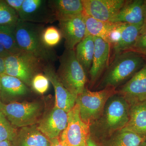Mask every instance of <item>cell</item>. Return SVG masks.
<instances>
[{
    "label": "cell",
    "mask_w": 146,
    "mask_h": 146,
    "mask_svg": "<svg viewBox=\"0 0 146 146\" xmlns=\"http://www.w3.org/2000/svg\"><path fill=\"white\" fill-rule=\"evenodd\" d=\"M140 146H146V141L144 142L143 144H141Z\"/></svg>",
    "instance_id": "40"
},
{
    "label": "cell",
    "mask_w": 146,
    "mask_h": 146,
    "mask_svg": "<svg viewBox=\"0 0 146 146\" xmlns=\"http://www.w3.org/2000/svg\"><path fill=\"white\" fill-rule=\"evenodd\" d=\"M68 116V125L59 137L60 141L65 146H87L90 126L81 119L78 105L76 104Z\"/></svg>",
    "instance_id": "8"
},
{
    "label": "cell",
    "mask_w": 146,
    "mask_h": 146,
    "mask_svg": "<svg viewBox=\"0 0 146 146\" xmlns=\"http://www.w3.org/2000/svg\"><path fill=\"white\" fill-rule=\"evenodd\" d=\"M18 15L21 21L34 23H48L56 21L48 1L45 0H24Z\"/></svg>",
    "instance_id": "10"
},
{
    "label": "cell",
    "mask_w": 146,
    "mask_h": 146,
    "mask_svg": "<svg viewBox=\"0 0 146 146\" xmlns=\"http://www.w3.org/2000/svg\"><path fill=\"white\" fill-rule=\"evenodd\" d=\"M75 51L79 63L83 68L86 74H89L95 52L94 36L91 35L85 36L76 46Z\"/></svg>",
    "instance_id": "22"
},
{
    "label": "cell",
    "mask_w": 146,
    "mask_h": 146,
    "mask_svg": "<svg viewBox=\"0 0 146 146\" xmlns=\"http://www.w3.org/2000/svg\"><path fill=\"white\" fill-rule=\"evenodd\" d=\"M17 130L0 111V142L9 141L11 142L15 137Z\"/></svg>",
    "instance_id": "28"
},
{
    "label": "cell",
    "mask_w": 146,
    "mask_h": 146,
    "mask_svg": "<svg viewBox=\"0 0 146 146\" xmlns=\"http://www.w3.org/2000/svg\"><path fill=\"white\" fill-rule=\"evenodd\" d=\"M3 104L2 103V102L1 101V98H0V111H1V110Z\"/></svg>",
    "instance_id": "39"
},
{
    "label": "cell",
    "mask_w": 146,
    "mask_h": 146,
    "mask_svg": "<svg viewBox=\"0 0 146 146\" xmlns=\"http://www.w3.org/2000/svg\"><path fill=\"white\" fill-rule=\"evenodd\" d=\"M0 76H1V74H0ZM0 91H1V86H0Z\"/></svg>",
    "instance_id": "41"
},
{
    "label": "cell",
    "mask_w": 146,
    "mask_h": 146,
    "mask_svg": "<svg viewBox=\"0 0 146 146\" xmlns=\"http://www.w3.org/2000/svg\"><path fill=\"white\" fill-rule=\"evenodd\" d=\"M49 5L56 21L84 13L82 0H50Z\"/></svg>",
    "instance_id": "19"
},
{
    "label": "cell",
    "mask_w": 146,
    "mask_h": 146,
    "mask_svg": "<svg viewBox=\"0 0 146 146\" xmlns=\"http://www.w3.org/2000/svg\"><path fill=\"white\" fill-rule=\"evenodd\" d=\"M144 57L131 51L114 56L98 85L99 89L102 90L107 87L117 89L145 65Z\"/></svg>",
    "instance_id": "2"
},
{
    "label": "cell",
    "mask_w": 146,
    "mask_h": 146,
    "mask_svg": "<svg viewBox=\"0 0 146 146\" xmlns=\"http://www.w3.org/2000/svg\"><path fill=\"white\" fill-rule=\"evenodd\" d=\"M143 12L144 22L143 26L140 31V34H143L146 32V0H144L143 4Z\"/></svg>",
    "instance_id": "32"
},
{
    "label": "cell",
    "mask_w": 146,
    "mask_h": 146,
    "mask_svg": "<svg viewBox=\"0 0 146 146\" xmlns=\"http://www.w3.org/2000/svg\"><path fill=\"white\" fill-rule=\"evenodd\" d=\"M44 29L43 24L34 23L19 19L15 27L16 42L20 49L34 56L43 63H52L57 56L53 48L46 46L42 34Z\"/></svg>",
    "instance_id": "3"
},
{
    "label": "cell",
    "mask_w": 146,
    "mask_h": 146,
    "mask_svg": "<svg viewBox=\"0 0 146 146\" xmlns=\"http://www.w3.org/2000/svg\"><path fill=\"white\" fill-rule=\"evenodd\" d=\"M42 38L46 46L53 48L60 43L63 36L59 29L54 26H50L44 29Z\"/></svg>",
    "instance_id": "27"
},
{
    "label": "cell",
    "mask_w": 146,
    "mask_h": 146,
    "mask_svg": "<svg viewBox=\"0 0 146 146\" xmlns=\"http://www.w3.org/2000/svg\"><path fill=\"white\" fill-rule=\"evenodd\" d=\"M144 0L126 1L123 7L110 22L125 23L141 27L144 22Z\"/></svg>",
    "instance_id": "16"
},
{
    "label": "cell",
    "mask_w": 146,
    "mask_h": 146,
    "mask_svg": "<svg viewBox=\"0 0 146 146\" xmlns=\"http://www.w3.org/2000/svg\"><path fill=\"white\" fill-rule=\"evenodd\" d=\"M86 15L100 21L109 22L125 3L126 0H82Z\"/></svg>",
    "instance_id": "12"
},
{
    "label": "cell",
    "mask_w": 146,
    "mask_h": 146,
    "mask_svg": "<svg viewBox=\"0 0 146 146\" xmlns=\"http://www.w3.org/2000/svg\"><path fill=\"white\" fill-rule=\"evenodd\" d=\"M94 37L95 52L89 72L91 87L95 85L108 68L111 49L109 43L100 37Z\"/></svg>",
    "instance_id": "15"
},
{
    "label": "cell",
    "mask_w": 146,
    "mask_h": 146,
    "mask_svg": "<svg viewBox=\"0 0 146 146\" xmlns=\"http://www.w3.org/2000/svg\"><path fill=\"white\" fill-rule=\"evenodd\" d=\"M87 146H99L90 135L87 141Z\"/></svg>",
    "instance_id": "36"
},
{
    "label": "cell",
    "mask_w": 146,
    "mask_h": 146,
    "mask_svg": "<svg viewBox=\"0 0 146 146\" xmlns=\"http://www.w3.org/2000/svg\"><path fill=\"white\" fill-rule=\"evenodd\" d=\"M116 91L130 106L146 101V63Z\"/></svg>",
    "instance_id": "11"
},
{
    "label": "cell",
    "mask_w": 146,
    "mask_h": 146,
    "mask_svg": "<svg viewBox=\"0 0 146 146\" xmlns=\"http://www.w3.org/2000/svg\"><path fill=\"white\" fill-rule=\"evenodd\" d=\"M146 138L129 131L121 130L100 141L102 146H140Z\"/></svg>",
    "instance_id": "21"
},
{
    "label": "cell",
    "mask_w": 146,
    "mask_h": 146,
    "mask_svg": "<svg viewBox=\"0 0 146 146\" xmlns=\"http://www.w3.org/2000/svg\"><path fill=\"white\" fill-rule=\"evenodd\" d=\"M140 27L125 23L119 40L112 47L113 56L132 48L140 34Z\"/></svg>",
    "instance_id": "23"
},
{
    "label": "cell",
    "mask_w": 146,
    "mask_h": 146,
    "mask_svg": "<svg viewBox=\"0 0 146 146\" xmlns=\"http://www.w3.org/2000/svg\"><path fill=\"white\" fill-rule=\"evenodd\" d=\"M84 15L70 16L58 21L59 30L65 39V49L75 50L77 45L86 36Z\"/></svg>",
    "instance_id": "9"
},
{
    "label": "cell",
    "mask_w": 146,
    "mask_h": 146,
    "mask_svg": "<svg viewBox=\"0 0 146 146\" xmlns=\"http://www.w3.org/2000/svg\"><path fill=\"white\" fill-rule=\"evenodd\" d=\"M10 54L7 51L3 46L0 44V56L5 58Z\"/></svg>",
    "instance_id": "37"
},
{
    "label": "cell",
    "mask_w": 146,
    "mask_h": 146,
    "mask_svg": "<svg viewBox=\"0 0 146 146\" xmlns=\"http://www.w3.org/2000/svg\"><path fill=\"white\" fill-rule=\"evenodd\" d=\"M68 113L54 106L36 124L37 128L50 140L59 138L68 123Z\"/></svg>",
    "instance_id": "13"
},
{
    "label": "cell",
    "mask_w": 146,
    "mask_h": 146,
    "mask_svg": "<svg viewBox=\"0 0 146 146\" xmlns=\"http://www.w3.org/2000/svg\"><path fill=\"white\" fill-rule=\"evenodd\" d=\"M50 140V146H65L60 141L59 138H54Z\"/></svg>",
    "instance_id": "34"
},
{
    "label": "cell",
    "mask_w": 146,
    "mask_h": 146,
    "mask_svg": "<svg viewBox=\"0 0 146 146\" xmlns=\"http://www.w3.org/2000/svg\"><path fill=\"white\" fill-rule=\"evenodd\" d=\"M0 94L11 98H20L29 92V86L17 78L2 74L0 76Z\"/></svg>",
    "instance_id": "20"
},
{
    "label": "cell",
    "mask_w": 146,
    "mask_h": 146,
    "mask_svg": "<svg viewBox=\"0 0 146 146\" xmlns=\"http://www.w3.org/2000/svg\"><path fill=\"white\" fill-rule=\"evenodd\" d=\"M127 51H131L134 52L138 53L139 54L142 55L144 56H146V49L138 48H132Z\"/></svg>",
    "instance_id": "33"
},
{
    "label": "cell",
    "mask_w": 146,
    "mask_h": 146,
    "mask_svg": "<svg viewBox=\"0 0 146 146\" xmlns=\"http://www.w3.org/2000/svg\"><path fill=\"white\" fill-rule=\"evenodd\" d=\"M43 72L54 88L55 94L54 106L68 113L75 105L77 97L64 87L52 63L45 64L43 67Z\"/></svg>",
    "instance_id": "14"
},
{
    "label": "cell",
    "mask_w": 146,
    "mask_h": 146,
    "mask_svg": "<svg viewBox=\"0 0 146 146\" xmlns=\"http://www.w3.org/2000/svg\"><path fill=\"white\" fill-rule=\"evenodd\" d=\"M122 130L129 131L146 138V101L130 106L128 121Z\"/></svg>",
    "instance_id": "18"
},
{
    "label": "cell",
    "mask_w": 146,
    "mask_h": 146,
    "mask_svg": "<svg viewBox=\"0 0 146 146\" xmlns=\"http://www.w3.org/2000/svg\"><path fill=\"white\" fill-rule=\"evenodd\" d=\"M19 19L16 11L5 1L0 0V26H16Z\"/></svg>",
    "instance_id": "26"
},
{
    "label": "cell",
    "mask_w": 146,
    "mask_h": 146,
    "mask_svg": "<svg viewBox=\"0 0 146 146\" xmlns=\"http://www.w3.org/2000/svg\"><path fill=\"white\" fill-rule=\"evenodd\" d=\"M130 105L117 94L110 97L101 115L90 125L91 136L99 142L125 127L129 119Z\"/></svg>",
    "instance_id": "1"
},
{
    "label": "cell",
    "mask_w": 146,
    "mask_h": 146,
    "mask_svg": "<svg viewBox=\"0 0 146 146\" xmlns=\"http://www.w3.org/2000/svg\"><path fill=\"white\" fill-rule=\"evenodd\" d=\"M15 27L0 26V44L10 54L23 51L20 49L16 42Z\"/></svg>",
    "instance_id": "25"
},
{
    "label": "cell",
    "mask_w": 146,
    "mask_h": 146,
    "mask_svg": "<svg viewBox=\"0 0 146 146\" xmlns=\"http://www.w3.org/2000/svg\"><path fill=\"white\" fill-rule=\"evenodd\" d=\"M50 82L46 76L42 73H39L35 75L32 79L31 86L36 93L43 94L48 89Z\"/></svg>",
    "instance_id": "29"
},
{
    "label": "cell",
    "mask_w": 146,
    "mask_h": 146,
    "mask_svg": "<svg viewBox=\"0 0 146 146\" xmlns=\"http://www.w3.org/2000/svg\"><path fill=\"white\" fill-rule=\"evenodd\" d=\"M0 146H12V145L11 141H5L0 142Z\"/></svg>",
    "instance_id": "38"
},
{
    "label": "cell",
    "mask_w": 146,
    "mask_h": 146,
    "mask_svg": "<svg viewBox=\"0 0 146 146\" xmlns=\"http://www.w3.org/2000/svg\"><path fill=\"white\" fill-rule=\"evenodd\" d=\"M5 74L17 78L28 86L35 76L43 71L45 63L25 52L10 54L5 58Z\"/></svg>",
    "instance_id": "6"
},
{
    "label": "cell",
    "mask_w": 146,
    "mask_h": 146,
    "mask_svg": "<svg viewBox=\"0 0 146 146\" xmlns=\"http://www.w3.org/2000/svg\"><path fill=\"white\" fill-rule=\"evenodd\" d=\"M58 76L66 89L77 97L86 88L85 71L76 57L75 50L65 49L59 58Z\"/></svg>",
    "instance_id": "4"
},
{
    "label": "cell",
    "mask_w": 146,
    "mask_h": 146,
    "mask_svg": "<svg viewBox=\"0 0 146 146\" xmlns=\"http://www.w3.org/2000/svg\"><path fill=\"white\" fill-rule=\"evenodd\" d=\"M11 143L12 146H50V139L36 125L20 128Z\"/></svg>",
    "instance_id": "17"
},
{
    "label": "cell",
    "mask_w": 146,
    "mask_h": 146,
    "mask_svg": "<svg viewBox=\"0 0 146 146\" xmlns=\"http://www.w3.org/2000/svg\"><path fill=\"white\" fill-rule=\"evenodd\" d=\"M132 48L146 49V32L139 35Z\"/></svg>",
    "instance_id": "31"
},
{
    "label": "cell",
    "mask_w": 146,
    "mask_h": 146,
    "mask_svg": "<svg viewBox=\"0 0 146 146\" xmlns=\"http://www.w3.org/2000/svg\"><path fill=\"white\" fill-rule=\"evenodd\" d=\"M43 110L42 103L34 101L4 104L1 111L13 127L21 128L37 124Z\"/></svg>",
    "instance_id": "7"
},
{
    "label": "cell",
    "mask_w": 146,
    "mask_h": 146,
    "mask_svg": "<svg viewBox=\"0 0 146 146\" xmlns=\"http://www.w3.org/2000/svg\"><path fill=\"white\" fill-rule=\"evenodd\" d=\"M116 94V89L112 87L96 91H90L86 87L76 100L84 122L90 126L98 119L102 113L108 100Z\"/></svg>",
    "instance_id": "5"
},
{
    "label": "cell",
    "mask_w": 146,
    "mask_h": 146,
    "mask_svg": "<svg viewBox=\"0 0 146 146\" xmlns=\"http://www.w3.org/2000/svg\"><path fill=\"white\" fill-rule=\"evenodd\" d=\"M5 1L9 6L16 11L18 14L23 6L24 0H5Z\"/></svg>",
    "instance_id": "30"
},
{
    "label": "cell",
    "mask_w": 146,
    "mask_h": 146,
    "mask_svg": "<svg viewBox=\"0 0 146 146\" xmlns=\"http://www.w3.org/2000/svg\"><path fill=\"white\" fill-rule=\"evenodd\" d=\"M84 18L86 28V36L91 35L100 37L107 42L110 33L115 26L116 23L100 21L85 13Z\"/></svg>",
    "instance_id": "24"
},
{
    "label": "cell",
    "mask_w": 146,
    "mask_h": 146,
    "mask_svg": "<svg viewBox=\"0 0 146 146\" xmlns=\"http://www.w3.org/2000/svg\"><path fill=\"white\" fill-rule=\"evenodd\" d=\"M5 74V58L0 56V74Z\"/></svg>",
    "instance_id": "35"
}]
</instances>
